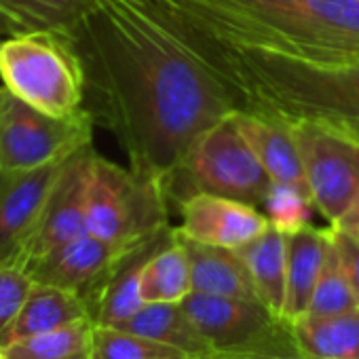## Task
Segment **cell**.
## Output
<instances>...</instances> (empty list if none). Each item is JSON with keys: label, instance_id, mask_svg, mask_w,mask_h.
Returning <instances> with one entry per match:
<instances>
[{"label": "cell", "instance_id": "10", "mask_svg": "<svg viewBox=\"0 0 359 359\" xmlns=\"http://www.w3.org/2000/svg\"><path fill=\"white\" fill-rule=\"evenodd\" d=\"M68 158L36 169L0 171V262L22 266L49 197Z\"/></svg>", "mask_w": 359, "mask_h": 359}, {"label": "cell", "instance_id": "20", "mask_svg": "<svg viewBox=\"0 0 359 359\" xmlns=\"http://www.w3.org/2000/svg\"><path fill=\"white\" fill-rule=\"evenodd\" d=\"M100 0H0V39L68 32Z\"/></svg>", "mask_w": 359, "mask_h": 359}, {"label": "cell", "instance_id": "15", "mask_svg": "<svg viewBox=\"0 0 359 359\" xmlns=\"http://www.w3.org/2000/svg\"><path fill=\"white\" fill-rule=\"evenodd\" d=\"M287 237V294L283 306V321L290 325L306 315L315 285L321 277L327 252L330 229L306 226Z\"/></svg>", "mask_w": 359, "mask_h": 359}, {"label": "cell", "instance_id": "4", "mask_svg": "<svg viewBox=\"0 0 359 359\" xmlns=\"http://www.w3.org/2000/svg\"><path fill=\"white\" fill-rule=\"evenodd\" d=\"M169 205L161 180L93 152L87 191V229L91 235L129 256L169 229Z\"/></svg>", "mask_w": 359, "mask_h": 359}, {"label": "cell", "instance_id": "31", "mask_svg": "<svg viewBox=\"0 0 359 359\" xmlns=\"http://www.w3.org/2000/svg\"><path fill=\"white\" fill-rule=\"evenodd\" d=\"M332 226H336V229H340V231H346V233H351V235H355V237H359V201L336 222V224H332Z\"/></svg>", "mask_w": 359, "mask_h": 359}, {"label": "cell", "instance_id": "18", "mask_svg": "<svg viewBox=\"0 0 359 359\" xmlns=\"http://www.w3.org/2000/svg\"><path fill=\"white\" fill-rule=\"evenodd\" d=\"M114 327L154 338L180 348L191 359H210L216 355L214 346L187 315L182 302H146L137 313Z\"/></svg>", "mask_w": 359, "mask_h": 359}, {"label": "cell", "instance_id": "28", "mask_svg": "<svg viewBox=\"0 0 359 359\" xmlns=\"http://www.w3.org/2000/svg\"><path fill=\"white\" fill-rule=\"evenodd\" d=\"M32 285L34 279L24 266L0 262V336L15 321Z\"/></svg>", "mask_w": 359, "mask_h": 359}, {"label": "cell", "instance_id": "12", "mask_svg": "<svg viewBox=\"0 0 359 359\" xmlns=\"http://www.w3.org/2000/svg\"><path fill=\"white\" fill-rule=\"evenodd\" d=\"M125 258L127 256L116 248L87 233L39 258L26 271L39 283H49L79 294L87 300L89 309H93L102 290L114 277Z\"/></svg>", "mask_w": 359, "mask_h": 359}, {"label": "cell", "instance_id": "21", "mask_svg": "<svg viewBox=\"0 0 359 359\" xmlns=\"http://www.w3.org/2000/svg\"><path fill=\"white\" fill-rule=\"evenodd\" d=\"M169 235H171V226L152 243L144 245L142 250L133 252L123 260V264L118 266L114 277L106 283V287L102 290L100 298L91 309V319L97 325H118L146 304L142 296L144 264Z\"/></svg>", "mask_w": 359, "mask_h": 359}, {"label": "cell", "instance_id": "23", "mask_svg": "<svg viewBox=\"0 0 359 359\" xmlns=\"http://www.w3.org/2000/svg\"><path fill=\"white\" fill-rule=\"evenodd\" d=\"M193 292L189 254L175 229L152 252L142 273V296L146 302H182Z\"/></svg>", "mask_w": 359, "mask_h": 359}, {"label": "cell", "instance_id": "32", "mask_svg": "<svg viewBox=\"0 0 359 359\" xmlns=\"http://www.w3.org/2000/svg\"><path fill=\"white\" fill-rule=\"evenodd\" d=\"M336 127H340L342 131H346L351 137L359 140V121H340V123H332Z\"/></svg>", "mask_w": 359, "mask_h": 359}, {"label": "cell", "instance_id": "9", "mask_svg": "<svg viewBox=\"0 0 359 359\" xmlns=\"http://www.w3.org/2000/svg\"><path fill=\"white\" fill-rule=\"evenodd\" d=\"M182 306L216 353H302L292 325L262 302L191 292Z\"/></svg>", "mask_w": 359, "mask_h": 359}, {"label": "cell", "instance_id": "25", "mask_svg": "<svg viewBox=\"0 0 359 359\" xmlns=\"http://www.w3.org/2000/svg\"><path fill=\"white\" fill-rule=\"evenodd\" d=\"M91 359H191L180 348L163 344L154 338L121 330L114 325H97L93 330Z\"/></svg>", "mask_w": 359, "mask_h": 359}, {"label": "cell", "instance_id": "17", "mask_svg": "<svg viewBox=\"0 0 359 359\" xmlns=\"http://www.w3.org/2000/svg\"><path fill=\"white\" fill-rule=\"evenodd\" d=\"M177 239L182 241L193 275V292L214 294V296H231L243 300H258L256 287L252 283L250 271L237 250L216 248L197 243L193 239L182 237L175 231Z\"/></svg>", "mask_w": 359, "mask_h": 359}, {"label": "cell", "instance_id": "8", "mask_svg": "<svg viewBox=\"0 0 359 359\" xmlns=\"http://www.w3.org/2000/svg\"><path fill=\"white\" fill-rule=\"evenodd\" d=\"M285 125L296 140L315 210L336 224L359 201V140L327 121Z\"/></svg>", "mask_w": 359, "mask_h": 359}, {"label": "cell", "instance_id": "2", "mask_svg": "<svg viewBox=\"0 0 359 359\" xmlns=\"http://www.w3.org/2000/svg\"><path fill=\"white\" fill-rule=\"evenodd\" d=\"M201 57L233 87L241 110L283 123L359 121V60L313 62L231 43L158 0Z\"/></svg>", "mask_w": 359, "mask_h": 359}, {"label": "cell", "instance_id": "3", "mask_svg": "<svg viewBox=\"0 0 359 359\" xmlns=\"http://www.w3.org/2000/svg\"><path fill=\"white\" fill-rule=\"evenodd\" d=\"M210 32L313 62L359 60V0H163Z\"/></svg>", "mask_w": 359, "mask_h": 359}, {"label": "cell", "instance_id": "14", "mask_svg": "<svg viewBox=\"0 0 359 359\" xmlns=\"http://www.w3.org/2000/svg\"><path fill=\"white\" fill-rule=\"evenodd\" d=\"M235 121L273 182L294 184L309 191L296 140L283 121L245 110L235 112Z\"/></svg>", "mask_w": 359, "mask_h": 359}, {"label": "cell", "instance_id": "19", "mask_svg": "<svg viewBox=\"0 0 359 359\" xmlns=\"http://www.w3.org/2000/svg\"><path fill=\"white\" fill-rule=\"evenodd\" d=\"M258 300L279 319H283L287 294V237L269 226L260 237L239 248Z\"/></svg>", "mask_w": 359, "mask_h": 359}, {"label": "cell", "instance_id": "29", "mask_svg": "<svg viewBox=\"0 0 359 359\" xmlns=\"http://www.w3.org/2000/svg\"><path fill=\"white\" fill-rule=\"evenodd\" d=\"M330 229V241L338 254V260L344 269V275L359 300V237L346 233V231H340L336 226H327Z\"/></svg>", "mask_w": 359, "mask_h": 359}, {"label": "cell", "instance_id": "22", "mask_svg": "<svg viewBox=\"0 0 359 359\" xmlns=\"http://www.w3.org/2000/svg\"><path fill=\"white\" fill-rule=\"evenodd\" d=\"M292 330L311 359H359V306L332 317H300Z\"/></svg>", "mask_w": 359, "mask_h": 359}, {"label": "cell", "instance_id": "24", "mask_svg": "<svg viewBox=\"0 0 359 359\" xmlns=\"http://www.w3.org/2000/svg\"><path fill=\"white\" fill-rule=\"evenodd\" d=\"M93 330H95V321L91 317H85L64 327L0 346V357L3 359H91Z\"/></svg>", "mask_w": 359, "mask_h": 359}, {"label": "cell", "instance_id": "11", "mask_svg": "<svg viewBox=\"0 0 359 359\" xmlns=\"http://www.w3.org/2000/svg\"><path fill=\"white\" fill-rule=\"evenodd\" d=\"M93 146H87L68 156L57 184L49 197L43 218L26 245L22 266L28 269L49 252L89 233L87 229V191Z\"/></svg>", "mask_w": 359, "mask_h": 359}, {"label": "cell", "instance_id": "13", "mask_svg": "<svg viewBox=\"0 0 359 359\" xmlns=\"http://www.w3.org/2000/svg\"><path fill=\"white\" fill-rule=\"evenodd\" d=\"M182 224L175 231L197 243L239 250L260 237L271 224L264 214L254 205L218 197L210 193H197L177 205Z\"/></svg>", "mask_w": 359, "mask_h": 359}, {"label": "cell", "instance_id": "30", "mask_svg": "<svg viewBox=\"0 0 359 359\" xmlns=\"http://www.w3.org/2000/svg\"><path fill=\"white\" fill-rule=\"evenodd\" d=\"M210 359H311L302 353L298 355H279V353H216Z\"/></svg>", "mask_w": 359, "mask_h": 359}, {"label": "cell", "instance_id": "7", "mask_svg": "<svg viewBox=\"0 0 359 359\" xmlns=\"http://www.w3.org/2000/svg\"><path fill=\"white\" fill-rule=\"evenodd\" d=\"M93 118L87 108L51 116L0 87V171L36 169L91 146Z\"/></svg>", "mask_w": 359, "mask_h": 359}, {"label": "cell", "instance_id": "5", "mask_svg": "<svg viewBox=\"0 0 359 359\" xmlns=\"http://www.w3.org/2000/svg\"><path fill=\"white\" fill-rule=\"evenodd\" d=\"M271 184V175L243 137L233 112L193 142L169 180L167 195L173 205L197 193H210L258 208Z\"/></svg>", "mask_w": 359, "mask_h": 359}, {"label": "cell", "instance_id": "27", "mask_svg": "<svg viewBox=\"0 0 359 359\" xmlns=\"http://www.w3.org/2000/svg\"><path fill=\"white\" fill-rule=\"evenodd\" d=\"M262 208L273 229L283 235H292L311 224L315 203L309 191L294 184L273 182L262 201Z\"/></svg>", "mask_w": 359, "mask_h": 359}, {"label": "cell", "instance_id": "33", "mask_svg": "<svg viewBox=\"0 0 359 359\" xmlns=\"http://www.w3.org/2000/svg\"><path fill=\"white\" fill-rule=\"evenodd\" d=\"M0 359H3V357H0Z\"/></svg>", "mask_w": 359, "mask_h": 359}, {"label": "cell", "instance_id": "6", "mask_svg": "<svg viewBox=\"0 0 359 359\" xmlns=\"http://www.w3.org/2000/svg\"><path fill=\"white\" fill-rule=\"evenodd\" d=\"M3 85L51 116L85 108L81 60L62 32H30L0 39Z\"/></svg>", "mask_w": 359, "mask_h": 359}, {"label": "cell", "instance_id": "1", "mask_svg": "<svg viewBox=\"0 0 359 359\" xmlns=\"http://www.w3.org/2000/svg\"><path fill=\"white\" fill-rule=\"evenodd\" d=\"M64 34L81 60L93 123L118 140L133 171L165 189L193 142L241 110L158 0H100Z\"/></svg>", "mask_w": 359, "mask_h": 359}, {"label": "cell", "instance_id": "26", "mask_svg": "<svg viewBox=\"0 0 359 359\" xmlns=\"http://www.w3.org/2000/svg\"><path fill=\"white\" fill-rule=\"evenodd\" d=\"M359 306V300L344 275V269L338 260V254L330 241V252L321 271V277L315 285L309 311L304 317H332Z\"/></svg>", "mask_w": 359, "mask_h": 359}, {"label": "cell", "instance_id": "16", "mask_svg": "<svg viewBox=\"0 0 359 359\" xmlns=\"http://www.w3.org/2000/svg\"><path fill=\"white\" fill-rule=\"evenodd\" d=\"M85 317H91V309L85 298L74 292L34 281L15 321L0 336V346L64 327Z\"/></svg>", "mask_w": 359, "mask_h": 359}]
</instances>
